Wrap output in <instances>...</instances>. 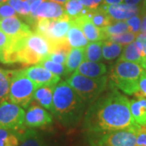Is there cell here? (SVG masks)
<instances>
[{
  "mask_svg": "<svg viewBox=\"0 0 146 146\" xmlns=\"http://www.w3.org/2000/svg\"><path fill=\"white\" fill-rule=\"evenodd\" d=\"M84 125L89 131L94 133L140 127L131 113L130 101L114 89L89 107Z\"/></svg>",
  "mask_w": 146,
  "mask_h": 146,
  "instance_id": "cell-1",
  "label": "cell"
},
{
  "mask_svg": "<svg viewBox=\"0 0 146 146\" xmlns=\"http://www.w3.org/2000/svg\"><path fill=\"white\" fill-rule=\"evenodd\" d=\"M84 101L67 83L60 82L54 88L52 112L58 119L66 125H72L81 118Z\"/></svg>",
  "mask_w": 146,
  "mask_h": 146,
  "instance_id": "cell-2",
  "label": "cell"
},
{
  "mask_svg": "<svg viewBox=\"0 0 146 146\" xmlns=\"http://www.w3.org/2000/svg\"><path fill=\"white\" fill-rule=\"evenodd\" d=\"M144 72L141 64L119 60L112 67L110 78L113 86L129 95H135L139 90V80Z\"/></svg>",
  "mask_w": 146,
  "mask_h": 146,
  "instance_id": "cell-3",
  "label": "cell"
},
{
  "mask_svg": "<svg viewBox=\"0 0 146 146\" xmlns=\"http://www.w3.org/2000/svg\"><path fill=\"white\" fill-rule=\"evenodd\" d=\"M37 88L39 87L27 76L23 70H15L11 79L8 98L12 103L27 108Z\"/></svg>",
  "mask_w": 146,
  "mask_h": 146,
  "instance_id": "cell-4",
  "label": "cell"
},
{
  "mask_svg": "<svg viewBox=\"0 0 146 146\" xmlns=\"http://www.w3.org/2000/svg\"><path fill=\"white\" fill-rule=\"evenodd\" d=\"M67 83L84 102L94 101L107 86V76L90 78L74 72L67 80Z\"/></svg>",
  "mask_w": 146,
  "mask_h": 146,
  "instance_id": "cell-5",
  "label": "cell"
},
{
  "mask_svg": "<svg viewBox=\"0 0 146 146\" xmlns=\"http://www.w3.org/2000/svg\"><path fill=\"white\" fill-rule=\"evenodd\" d=\"M72 21L68 16L59 19H38L35 23V32L46 37L50 42L67 37Z\"/></svg>",
  "mask_w": 146,
  "mask_h": 146,
  "instance_id": "cell-6",
  "label": "cell"
},
{
  "mask_svg": "<svg viewBox=\"0 0 146 146\" xmlns=\"http://www.w3.org/2000/svg\"><path fill=\"white\" fill-rule=\"evenodd\" d=\"M24 109L7 100L0 104V127L16 131H24L25 125Z\"/></svg>",
  "mask_w": 146,
  "mask_h": 146,
  "instance_id": "cell-7",
  "label": "cell"
},
{
  "mask_svg": "<svg viewBox=\"0 0 146 146\" xmlns=\"http://www.w3.org/2000/svg\"><path fill=\"white\" fill-rule=\"evenodd\" d=\"M140 127L105 132L99 139L98 145L136 146L137 131Z\"/></svg>",
  "mask_w": 146,
  "mask_h": 146,
  "instance_id": "cell-8",
  "label": "cell"
},
{
  "mask_svg": "<svg viewBox=\"0 0 146 146\" xmlns=\"http://www.w3.org/2000/svg\"><path fill=\"white\" fill-rule=\"evenodd\" d=\"M25 74L38 87L48 86L54 88L60 80V77L39 65L23 69Z\"/></svg>",
  "mask_w": 146,
  "mask_h": 146,
  "instance_id": "cell-9",
  "label": "cell"
},
{
  "mask_svg": "<svg viewBox=\"0 0 146 146\" xmlns=\"http://www.w3.org/2000/svg\"><path fill=\"white\" fill-rule=\"evenodd\" d=\"M0 30H2L12 40L26 36L32 32L30 27L25 24L17 16L1 18Z\"/></svg>",
  "mask_w": 146,
  "mask_h": 146,
  "instance_id": "cell-10",
  "label": "cell"
},
{
  "mask_svg": "<svg viewBox=\"0 0 146 146\" xmlns=\"http://www.w3.org/2000/svg\"><path fill=\"white\" fill-rule=\"evenodd\" d=\"M52 123V117L40 106L33 104L25 115V125L28 127H41Z\"/></svg>",
  "mask_w": 146,
  "mask_h": 146,
  "instance_id": "cell-11",
  "label": "cell"
},
{
  "mask_svg": "<svg viewBox=\"0 0 146 146\" xmlns=\"http://www.w3.org/2000/svg\"><path fill=\"white\" fill-rule=\"evenodd\" d=\"M102 6L113 21H127L139 13V7L137 6L127 5L125 3L114 5L103 4Z\"/></svg>",
  "mask_w": 146,
  "mask_h": 146,
  "instance_id": "cell-12",
  "label": "cell"
},
{
  "mask_svg": "<svg viewBox=\"0 0 146 146\" xmlns=\"http://www.w3.org/2000/svg\"><path fill=\"white\" fill-rule=\"evenodd\" d=\"M73 22L80 28L88 41L98 42L106 40L102 29L95 26L86 15L73 20Z\"/></svg>",
  "mask_w": 146,
  "mask_h": 146,
  "instance_id": "cell-13",
  "label": "cell"
},
{
  "mask_svg": "<svg viewBox=\"0 0 146 146\" xmlns=\"http://www.w3.org/2000/svg\"><path fill=\"white\" fill-rule=\"evenodd\" d=\"M64 7L60 3L44 0L36 11V21L38 19H59L66 16Z\"/></svg>",
  "mask_w": 146,
  "mask_h": 146,
  "instance_id": "cell-14",
  "label": "cell"
},
{
  "mask_svg": "<svg viewBox=\"0 0 146 146\" xmlns=\"http://www.w3.org/2000/svg\"><path fill=\"white\" fill-rule=\"evenodd\" d=\"M106 72V67L103 63L84 60L76 68L75 72L90 78H98L103 76Z\"/></svg>",
  "mask_w": 146,
  "mask_h": 146,
  "instance_id": "cell-15",
  "label": "cell"
},
{
  "mask_svg": "<svg viewBox=\"0 0 146 146\" xmlns=\"http://www.w3.org/2000/svg\"><path fill=\"white\" fill-rule=\"evenodd\" d=\"M145 57V56L141 44L135 40L133 42L124 46L119 60L133 62L141 64V61Z\"/></svg>",
  "mask_w": 146,
  "mask_h": 146,
  "instance_id": "cell-16",
  "label": "cell"
},
{
  "mask_svg": "<svg viewBox=\"0 0 146 146\" xmlns=\"http://www.w3.org/2000/svg\"><path fill=\"white\" fill-rule=\"evenodd\" d=\"M130 109L136 123L139 126H146V98L131 100Z\"/></svg>",
  "mask_w": 146,
  "mask_h": 146,
  "instance_id": "cell-17",
  "label": "cell"
},
{
  "mask_svg": "<svg viewBox=\"0 0 146 146\" xmlns=\"http://www.w3.org/2000/svg\"><path fill=\"white\" fill-rule=\"evenodd\" d=\"M67 37L71 46H72L73 48L84 47L89 44L88 39L84 36L80 28L76 24H75L73 21L72 24L68 32Z\"/></svg>",
  "mask_w": 146,
  "mask_h": 146,
  "instance_id": "cell-18",
  "label": "cell"
},
{
  "mask_svg": "<svg viewBox=\"0 0 146 146\" xmlns=\"http://www.w3.org/2000/svg\"><path fill=\"white\" fill-rule=\"evenodd\" d=\"M54 88L48 86H42L37 88L34 93L33 98L45 109L52 110Z\"/></svg>",
  "mask_w": 146,
  "mask_h": 146,
  "instance_id": "cell-19",
  "label": "cell"
},
{
  "mask_svg": "<svg viewBox=\"0 0 146 146\" xmlns=\"http://www.w3.org/2000/svg\"><path fill=\"white\" fill-rule=\"evenodd\" d=\"M84 47L72 48L68 54L65 67L67 74H70L76 70L80 63L84 61Z\"/></svg>",
  "mask_w": 146,
  "mask_h": 146,
  "instance_id": "cell-20",
  "label": "cell"
},
{
  "mask_svg": "<svg viewBox=\"0 0 146 146\" xmlns=\"http://www.w3.org/2000/svg\"><path fill=\"white\" fill-rule=\"evenodd\" d=\"M64 10L66 15L72 21L87 15L90 11L84 6L80 0H68L64 3Z\"/></svg>",
  "mask_w": 146,
  "mask_h": 146,
  "instance_id": "cell-21",
  "label": "cell"
},
{
  "mask_svg": "<svg viewBox=\"0 0 146 146\" xmlns=\"http://www.w3.org/2000/svg\"><path fill=\"white\" fill-rule=\"evenodd\" d=\"M86 16L89 17V20L95 26L98 27L100 29H102L109 25L113 21L108 16V14L106 13L102 6H100L99 7L94 10H90Z\"/></svg>",
  "mask_w": 146,
  "mask_h": 146,
  "instance_id": "cell-22",
  "label": "cell"
},
{
  "mask_svg": "<svg viewBox=\"0 0 146 146\" xmlns=\"http://www.w3.org/2000/svg\"><path fill=\"white\" fill-rule=\"evenodd\" d=\"M123 46L110 40H104L102 42V57L106 60H114L120 57L123 52Z\"/></svg>",
  "mask_w": 146,
  "mask_h": 146,
  "instance_id": "cell-23",
  "label": "cell"
},
{
  "mask_svg": "<svg viewBox=\"0 0 146 146\" xmlns=\"http://www.w3.org/2000/svg\"><path fill=\"white\" fill-rule=\"evenodd\" d=\"M24 131L0 127V146H18L21 135Z\"/></svg>",
  "mask_w": 146,
  "mask_h": 146,
  "instance_id": "cell-24",
  "label": "cell"
},
{
  "mask_svg": "<svg viewBox=\"0 0 146 146\" xmlns=\"http://www.w3.org/2000/svg\"><path fill=\"white\" fill-rule=\"evenodd\" d=\"M102 42H93L89 43L84 50V60L100 62L102 58Z\"/></svg>",
  "mask_w": 146,
  "mask_h": 146,
  "instance_id": "cell-25",
  "label": "cell"
},
{
  "mask_svg": "<svg viewBox=\"0 0 146 146\" xmlns=\"http://www.w3.org/2000/svg\"><path fill=\"white\" fill-rule=\"evenodd\" d=\"M14 71L0 68V104L8 98L11 79Z\"/></svg>",
  "mask_w": 146,
  "mask_h": 146,
  "instance_id": "cell-26",
  "label": "cell"
},
{
  "mask_svg": "<svg viewBox=\"0 0 146 146\" xmlns=\"http://www.w3.org/2000/svg\"><path fill=\"white\" fill-rule=\"evenodd\" d=\"M106 40L109 37L116 36L129 31V27L124 21H112L109 25L102 28Z\"/></svg>",
  "mask_w": 146,
  "mask_h": 146,
  "instance_id": "cell-27",
  "label": "cell"
},
{
  "mask_svg": "<svg viewBox=\"0 0 146 146\" xmlns=\"http://www.w3.org/2000/svg\"><path fill=\"white\" fill-rule=\"evenodd\" d=\"M18 146H43V144L35 131L27 130L21 135Z\"/></svg>",
  "mask_w": 146,
  "mask_h": 146,
  "instance_id": "cell-28",
  "label": "cell"
},
{
  "mask_svg": "<svg viewBox=\"0 0 146 146\" xmlns=\"http://www.w3.org/2000/svg\"><path fill=\"white\" fill-rule=\"evenodd\" d=\"M36 65H39L41 67H43L44 68L47 69L48 71L51 72L54 74L57 75V76H67V70L65 65L60 64L53 62L51 60L49 59H42V61H40Z\"/></svg>",
  "mask_w": 146,
  "mask_h": 146,
  "instance_id": "cell-29",
  "label": "cell"
},
{
  "mask_svg": "<svg viewBox=\"0 0 146 146\" xmlns=\"http://www.w3.org/2000/svg\"><path fill=\"white\" fill-rule=\"evenodd\" d=\"M7 3L11 6L17 14L29 19L30 16V6L24 0H8Z\"/></svg>",
  "mask_w": 146,
  "mask_h": 146,
  "instance_id": "cell-30",
  "label": "cell"
},
{
  "mask_svg": "<svg viewBox=\"0 0 146 146\" xmlns=\"http://www.w3.org/2000/svg\"><path fill=\"white\" fill-rule=\"evenodd\" d=\"M136 38V35L135 33H131V31H127L123 33H121L116 36H110L108 38V40H110L112 42H116L118 44H120L122 46H127L133 42ZM107 40V39H106Z\"/></svg>",
  "mask_w": 146,
  "mask_h": 146,
  "instance_id": "cell-31",
  "label": "cell"
},
{
  "mask_svg": "<svg viewBox=\"0 0 146 146\" xmlns=\"http://www.w3.org/2000/svg\"><path fill=\"white\" fill-rule=\"evenodd\" d=\"M126 23L129 27V31L135 33L136 36L140 33L141 25V19L140 16L136 15V16L131 17L126 21Z\"/></svg>",
  "mask_w": 146,
  "mask_h": 146,
  "instance_id": "cell-32",
  "label": "cell"
},
{
  "mask_svg": "<svg viewBox=\"0 0 146 146\" xmlns=\"http://www.w3.org/2000/svg\"><path fill=\"white\" fill-rule=\"evenodd\" d=\"M11 38L7 36L2 30H0V61L3 57L11 44Z\"/></svg>",
  "mask_w": 146,
  "mask_h": 146,
  "instance_id": "cell-33",
  "label": "cell"
},
{
  "mask_svg": "<svg viewBox=\"0 0 146 146\" xmlns=\"http://www.w3.org/2000/svg\"><path fill=\"white\" fill-rule=\"evenodd\" d=\"M68 55V54H65V53L52 52L48 54V56L46 58V59H49V60H51L54 63H60V64L64 65L67 62Z\"/></svg>",
  "mask_w": 146,
  "mask_h": 146,
  "instance_id": "cell-34",
  "label": "cell"
},
{
  "mask_svg": "<svg viewBox=\"0 0 146 146\" xmlns=\"http://www.w3.org/2000/svg\"><path fill=\"white\" fill-rule=\"evenodd\" d=\"M17 16V12L7 3L0 5V19Z\"/></svg>",
  "mask_w": 146,
  "mask_h": 146,
  "instance_id": "cell-35",
  "label": "cell"
},
{
  "mask_svg": "<svg viewBox=\"0 0 146 146\" xmlns=\"http://www.w3.org/2000/svg\"><path fill=\"white\" fill-rule=\"evenodd\" d=\"M138 98H146V73L143 72L139 80V90L136 94Z\"/></svg>",
  "mask_w": 146,
  "mask_h": 146,
  "instance_id": "cell-36",
  "label": "cell"
},
{
  "mask_svg": "<svg viewBox=\"0 0 146 146\" xmlns=\"http://www.w3.org/2000/svg\"><path fill=\"white\" fill-rule=\"evenodd\" d=\"M136 146H146V127L141 126L137 131Z\"/></svg>",
  "mask_w": 146,
  "mask_h": 146,
  "instance_id": "cell-37",
  "label": "cell"
},
{
  "mask_svg": "<svg viewBox=\"0 0 146 146\" xmlns=\"http://www.w3.org/2000/svg\"><path fill=\"white\" fill-rule=\"evenodd\" d=\"M85 7L89 10H94L99 7L101 4L103 3V0H80Z\"/></svg>",
  "mask_w": 146,
  "mask_h": 146,
  "instance_id": "cell-38",
  "label": "cell"
},
{
  "mask_svg": "<svg viewBox=\"0 0 146 146\" xmlns=\"http://www.w3.org/2000/svg\"><path fill=\"white\" fill-rule=\"evenodd\" d=\"M136 40L141 44L142 50H143L144 54H145V56L146 57V35L142 34V33H139L136 36Z\"/></svg>",
  "mask_w": 146,
  "mask_h": 146,
  "instance_id": "cell-39",
  "label": "cell"
},
{
  "mask_svg": "<svg viewBox=\"0 0 146 146\" xmlns=\"http://www.w3.org/2000/svg\"><path fill=\"white\" fill-rule=\"evenodd\" d=\"M140 33H142V34L146 35V14H144V16L142 17V20H141V25Z\"/></svg>",
  "mask_w": 146,
  "mask_h": 146,
  "instance_id": "cell-40",
  "label": "cell"
},
{
  "mask_svg": "<svg viewBox=\"0 0 146 146\" xmlns=\"http://www.w3.org/2000/svg\"><path fill=\"white\" fill-rule=\"evenodd\" d=\"M142 0H123V3L130 6H137L141 3Z\"/></svg>",
  "mask_w": 146,
  "mask_h": 146,
  "instance_id": "cell-41",
  "label": "cell"
},
{
  "mask_svg": "<svg viewBox=\"0 0 146 146\" xmlns=\"http://www.w3.org/2000/svg\"><path fill=\"white\" fill-rule=\"evenodd\" d=\"M123 0H103L104 4L106 5H114V4H119L122 3Z\"/></svg>",
  "mask_w": 146,
  "mask_h": 146,
  "instance_id": "cell-42",
  "label": "cell"
},
{
  "mask_svg": "<svg viewBox=\"0 0 146 146\" xmlns=\"http://www.w3.org/2000/svg\"><path fill=\"white\" fill-rule=\"evenodd\" d=\"M141 66L142 67V68H143L144 72L146 73V57L144 58H143V60L141 61Z\"/></svg>",
  "mask_w": 146,
  "mask_h": 146,
  "instance_id": "cell-43",
  "label": "cell"
},
{
  "mask_svg": "<svg viewBox=\"0 0 146 146\" xmlns=\"http://www.w3.org/2000/svg\"><path fill=\"white\" fill-rule=\"evenodd\" d=\"M142 14H146V0H143V6H142Z\"/></svg>",
  "mask_w": 146,
  "mask_h": 146,
  "instance_id": "cell-44",
  "label": "cell"
},
{
  "mask_svg": "<svg viewBox=\"0 0 146 146\" xmlns=\"http://www.w3.org/2000/svg\"><path fill=\"white\" fill-rule=\"evenodd\" d=\"M49 1H52V2L58 3H60V4H64L68 0H49Z\"/></svg>",
  "mask_w": 146,
  "mask_h": 146,
  "instance_id": "cell-45",
  "label": "cell"
},
{
  "mask_svg": "<svg viewBox=\"0 0 146 146\" xmlns=\"http://www.w3.org/2000/svg\"><path fill=\"white\" fill-rule=\"evenodd\" d=\"M7 1H8V0H0V5H1V4H3V3H7Z\"/></svg>",
  "mask_w": 146,
  "mask_h": 146,
  "instance_id": "cell-46",
  "label": "cell"
},
{
  "mask_svg": "<svg viewBox=\"0 0 146 146\" xmlns=\"http://www.w3.org/2000/svg\"><path fill=\"white\" fill-rule=\"evenodd\" d=\"M24 1H26V0H24Z\"/></svg>",
  "mask_w": 146,
  "mask_h": 146,
  "instance_id": "cell-47",
  "label": "cell"
},
{
  "mask_svg": "<svg viewBox=\"0 0 146 146\" xmlns=\"http://www.w3.org/2000/svg\"><path fill=\"white\" fill-rule=\"evenodd\" d=\"M145 127H146V126H145Z\"/></svg>",
  "mask_w": 146,
  "mask_h": 146,
  "instance_id": "cell-48",
  "label": "cell"
}]
</instances>
